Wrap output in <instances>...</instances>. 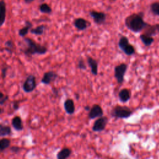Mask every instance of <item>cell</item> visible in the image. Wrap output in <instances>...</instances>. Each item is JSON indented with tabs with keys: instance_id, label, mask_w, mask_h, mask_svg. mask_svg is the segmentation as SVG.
I'll use <instances>...</instances> for the list:
<instances>
[{
	"instance_id": "obj_13",
	"label": "cell",
	"mask_w": 159,
	"mask_h": 159,
	"mask_svg": "<svg viewBox=\"0 0 159 159\" xmlns=\"http://www.w3.org/2000/svg\"><path fill=\"white\" fill-rule=\"evenodd\" d=\"M73 24H74V26L76 27V29H77L78 30H80V31L85 30L89 25L88 22L83 18L76 19L74 20Z\"/></svg>"
},
{
	"instance_id": "obj_26",
	"label": "cell",
	"mask_w": 159,
	"mask_h": 159,
	"mask_svg": "<svg viewBox=\"0 0 159 159\" xmlns=\"http://www.w3.org/2000/svg\"><path fill=\"white\" fill-rule=\"evenodd\" d=\"M151 10L153 14L159 16V2H156L152 4Z\"/></svg>"
},
{
	"instance_id": "obj_33",
	"label": "cell",
	"mask_w": 159,
	"mask_h": 159,
	"mask_svg": "<svg viewBox=\"0 0 159 159\" xmlns=\"http://www.w3.org/2000/svg\"><path fill=\"white\" fill-rule=\"evenodd\" d=\"M34 0H24V2H25V3H27V4H29V3H30V2H32V1H34Z\"/></svg>"
},
{
	"instance_id": "obj_29",
	"label": "cell",
	"mask_w": 159,
	"mask_h": 159,
	"mask_svg": "<svg viewBox=\"0 0 159 159\" xmlns=\"http://www.w3.org/2000/svg\"><path fill=\"white\" fill-rule=\"evenodd\" d=\"M8 68H9V66H4V67H2V68H1V78H2V80H4L5 78L6 77L7 71Z\"/></svg>"
},
{
	"instance_id": "obj_15",
	"label": "cell",
	"mask_w": 159,
	"mask_h": 159,
	"mask_svg": "<svg viewBox=\"0 0 159 159\" xmlns=\"http://www.w3.org/2000/svg\"><path fill=\"white\" fill-rule=\"evenodd\" d=\"M11 124L13 128L16 131H21L24 129V125L22 123V120L20 117L16 116H14L11 121Z\"/></svg>"
},
{
	"instance_id": "obj_9",
	"label": "cell",
	"mask_w": 159,
	"mask_h": 159,
	"mask_svg": "<svg viewBox=\"0 0 159 159\" xmlns=\"http://www.w3.org/2000/svg\"><path fill=\"white\" fill-rule=\"evenodd\" d=\"M58 77V75L54 71H48L44 73L42 79H41V83L48 85L53 81H55V80Z\"/></svg>"
},
{
	"instance_id": "obj_28",
	"label": "cell",
	"mask_w": 159,
	"mask_h": 159,
	"mask_svg": "<svg viewBox=\"0 0 159 159\" xmlns=\"http://www.w3.org/2000/svg\"><path fill=\"white\" fill-rule=\"evenodd\" d=\"M9 99L8 95H4L2 92L0 93V104L1 106L4 105V104Z\"/></svg>"
},
{
	"instance_id": "obj_17",
	"label": "cell",
	"mask_w": 159,
	"mask_h": 159,
	"mask_svg": "<svg viewBox=\"0 0 159 159\" xmlns=\"http://www.w3.org/2000/svg\"><path fill=\"white\" fill-rule=\"evenodd\" d=\"M32 27V24L31 23V22L29 20H26L25 22V26L19 30L18 31L19 35L22 37H24L28 34L29 30L31 29Z\"/></svg>"
},
{
	"instance_id": "obj_11",
	"label": "cell",
	"mask_w": 159,
	"mask_h": 159,
	"mask_svg": "<svg viewBox=\"0 0 159 159\" xmlns=\"http://www.w3.org/2000/svg\"><path fill=\"white\" fill-rule=\"evenodd\" d=\"M63 107L65 112L69 115H72L75 112V106L72 99H66L63 103Z\"/></svg>"
},
{
	"instance_id": "obj_31",
	"label": "cell",
	"mask_w": 159,
	"mask_h": 159,
	"mask_svg": "<svg viewBox=\"0 0 159 159\" xmlns=\"http://www.w3.org/2000/svg\"><path fill=\"white\" fill-rule=\"evenodd\" d=\"M12 107H13V109L14 111H17L19 108V102H17V101H15L13 102V104H12Z\"/></svg>"
},
{
	"instance_id": "obj_19",
	"label": "cell",
	"mask_w": 159,
	"mask_h": 159,
	"mask_svg": "<svg viewBox=\"0 0 159 159\" xmlns=\"http://www.w3.org/2000/svg\"><path fill=\"white\" fill-rule=\"evenodd\" d=\"M12 134V130L10 126L4 125L3 124H0V136L1 137L5 136H9Z\"/></svg>"
},
{
	"instance_id": "obj_16",
	"label": "cell",
	"mask_w": 159,
	"mask_h": 159,
	"mask_svg": "<svg viewBox=\"0 0 159 159\" xmlns=\"http://www.w3.org/2000/svg\"><path fill=\"white\" fill-rule=\"evenodd\" d=\"M72 153V150L68 147H64L57 154V159H66L69 158Z\"/></svg>"
},
{
	"instance_id": "obj_10",
	"label": "cell",
	"mask_w": 159,
	"mask_h": 159,
	"mask_svg": "<svg viewBox=\"0 0 159 159\" xmlns=\"http://www.w3.org/2000/svg\"><path fill=\"white\" fill-rule=\"evenodd\" d=\"M89 15L93 18L94 22L97 24H103L106 19V15L102 12L92 11L89 12Z\"/></svg>"
},
{
	"instance_id": "obj_30",
	"label": "cell",
	"mask_w": 159,
	"mask_h": 159,
	"mask_svg": "<svg viewBox=\"0 0 159 159\" xmlns=\"http://www.w3.org/2000/svg\"><path fill=\"white\" fill-rule=\"evenodd\" d=\"M21 150H22V148L17 146H12V147H10V151L14 153H18Z\"/></svg>"
},
{
	"instance_id": "obj_18",
	"label": "cell",
	"mask_w": 159,
	"mask_h": 159,
	"mask_svg": "<svg viewBox=\"0 0 159 159\" xmlns=\"http://www.w3.org/2000/svg\"><path fill=\"white\" fill-rule=\"evenodd\" d=\"M0 21L1 26H2L6 20V3L3 0H1L0 2Z\"/></svg>"
},
{
	"instance_id": "obj_3",
	"label": "cell",
	"mask_w": 159,
	"mask_h": 159,
	"mask_svg": "<svg viewBox=\"0 0 159 159\" xmlns=\"http://www.w3.org/2000/svg\"><path fill=\"white\" fill-rule=\"evenodd\" d=\"M110 114L116 119H127L132 114V111L127 106L117 105L111 109Z\"/></svg>"
},
{
	"instance_id": "obj_7",
	"label": "cell",
	"mask_w": 159,
	"mask_h": 159,
	"mask_svg": "<svg viewBox=\"0 0 159 159\" xmlns=\"http://www.w3.org/2000/svg\"><path fill=\"white\" fill-rule=\"evenodd\" d=\"M109 122V119L106 116H101L98 117L94 122L92 126V130L94 132L103 131Z\"/></svg>"
},
{
	"instance_id": "obj_22",
	"label": "cell",
	"mask_w": 159,
	"mask_h": 159,
	"mask_svg": "<svg viewBox=\"0 0 159 159\" xmlns=\"http://www.w3.org/2000/svg\"><path fill=\"white\" fill-rule=\"evenodd\" d=\"M11 144V140L7 138H1L0 140V151L2 152L9 148Z\"/></svg>"
},
{
	"instance_id": "obj_14",
	"label": "cell",
	"mask_w": 159,
	"mask_h": 159,
	"mask_svg": "<svg viewBox=\"0 0 159 159\" xmlns=\"http://www.w3.org/2000/svg\"><path fill=\"white\" fill-rule=\"evenodd\" d=\"M118 97L120 101L122 102H126L130 99V91L127 88H123L119 92Z\"/></svg>"
},
{
	"instance_id": "obj_2",
	"label": "cell",
	"mask_w": 159,
	"mask_h": 159,
	"mask_svg": "<svg viewBox=\"0 0 159 159\" xmlns=\"http://www.w3.org/2000/svg\"><path fill=\"white\" fill-rule=\"evenodd\" d=\"M125 24L130 30L135 33L142 31L148 25L143 20L142 16L138 14L128 16L125 20Z\"/></svg>"
},
{
	"instance_id": "obj_34",
	"label": "cell",
	"mask_w": 159,
	"mask_h": 159,
	"mask_svg": "<svg viewBox=\"0 0 159 159\" xmlns=\"http://www.w3.org/2000/svg\"><path fill=\"white\" fill-rule=\"evenodd\" d=\"M75 98L76 100H78L80 98V94H75Z\"/></svg>"
},
{
	"instance_id": "obj_24",
	"label": "cell",
	"mask_w": 159,
	"mask_h": 159,
	"mask_svg": "<svg viewBox=\"0 0 159 159\" xmlns=\"http://www.w3.org/2000/svg\"><path fill=\"white\" fill-rule=\"evenodd\" d=\"M4 50L7 52L9 53L12 54L13 52V49L14 48V43L11 40H7L4 43Z\"/></svg>"
},
{
	"instance_id": "obj_21",
	"label": "cell",
	"mask_w": 159,
	"mask_h": 159,
	"mask_svg": "<svg viewBox=\"0 0 159 159\" xmlns=\"http://www.w3.org/2000/svg\"><path fill=\"white\" fill-rule=\"evenodd\" d=\"M45 30V26L44 25H40L35 28L31 29L30 30V32L35 35H42Z\"/></svg>"
},
{
	"instance_id": "obj_35",
	"label": "cell",
	"mask_w": 159,
	"mask_h": 159,
	"mask_svg": "<svg viewBox=\"0 0 159 159\" xmlns=\"http://www.w3.org/2000/svg\"><path fill=\"white\" fill-rule=\"evenodd\" d=\"M114 1H115V0H114Z\"/></svg>"
},
{
	"instance_id": "obj_6",
	"label": "cell",
	"mask_w": 159,
	"mask_h": 159,
	"mask_svg": "<svg viewBox=\"0 0 159 159\" xmlns=\"http://www.w3.org/2000/svg\"><path fill=\"white\" fill-rule=\"evenodd\" d=\"M37 87L36 78L34 75H29L25 78L23 84L22 89L26 93H29L34 91Z\"/></svg>"
},
{
	"instance_id": "obj_1",
	"label": "cell",
	"mask_w": 159,
	"mask_h": 159,
	"mask_svg": "<svg viewBox=\"0 0 159 159\" xmlns=\"http://www.w3.org/2000/svg\"><path fill=\"white\" fill-rule=\"evenodd\" d=\"M24 42L26 44L22 51L27 57H32L35 55H45L47 52V48L40 43H37L32 39L29 37H24Z\"/></svg>"
},
{
	"instance_id": "obj_27",
	"label": "cell",
	"mask_w": 159,
	"mask_h": 159,
	"mask_svg": "<svg viewBox=\"0 0 159 159\" xmlns=\"http://www.w3.org/2000/svg\"><path fill=\"white\" fill-rule=\"evenodd\" d=\"M78 68L81 70H86L87 67L83 58H80L78 61Z\"/></svg>"
},
{
	"instance_id": "obj_12",
	"label": "cell",
	"mask_w": 159,
	"mask_h": 159,
	"mask_svg": "<svg viewBox=\"0 0 159 159\" xmlns=\"http://www.w3.org/2000/svg\"><path fill=\"white\" fill-rule=\"evenodd\" d=\"M87 63L91 68V71L92 74L96 76L98 73V62L90 56H87Z\"/></svg>"
},
{
	"instance_id": "obj_25",
	"label": "cell",
	"mask_w": 159,
	"mask_h": 159,
	"mask_svg": "<svg viewBox=\"0 0 159 159\" xmlns=\"http://www.w3.org/2000/svg\"><path fill=\"white\" fill-rule=\"evenodd\" d=\"M39 10L41 12L45 14H50L52 12L51 7L45 3L42 4L39 6Z\"/></svg>"
},
{
	"instance_id": "obj_5",
	"label": "cell",
	"mask_w": 159,
	"mask_h": 159,
	"mask_svg": "<svg viewBox=\"0 0 159 159\" xmlns=\"http://www.w3.org/2000/svg\"><path fill=\"white\" fill-rule=\"evenodd\" d=\"M127 65L125 63H122L114 67V77L118 84H122L124 81V76L127 70Z\"/></svg>"
},
{
	"instance_id": "obj_8",
	"label": "cell",
	"mask_w": 159,
	"mask_h": 159,
	"mask_svg": "<svg viewBox=\"0 0 159 159\" xmlns=\"http://www.w3.org/2000/svg\"><path fill=\"white\" fill-rule=\"evenodd\" d=\"M104 114V111L101 106L98 104H94L91 107L90 111L88 113V118L89 119H94L99 117L102 116Z\"/></svg>"
},
{
	"instance_id": "obj_20",
	"label": "cell",
	"mask_w": 159,
	"mask_h": 159,
	"mask_svg": "<svg viewBox=\"0 0 159 159\" xmlns=\"http://www.w3.org/2000/svg\"><path fill=\"white\" fill-rule=\"evenodd\" d=\"M140 39L145 46H150L153 42V38L152 36L143 34L140 35Z\"/></svg>"
},
{
	"instance_id": "obj_32",
	"label": "cell",
	"mask_w": 159,
	"mask_h": 159,
	"mask_svg": "<svg viewBox=\"0 0 159 159\" xmlns=\"http://www.w3.org/2000/svg\"><path fill=\"white\" fill-rule=\"evenodd\" d=\"M84 109H85V111H89L90 109H91V107L89 106V105H86L84 107Z\"/></svg>"
},
{
	"instance_id": "obj_23",
	"label": "cell",
	"mask_w": 159,
	"mask_h": 159,
	"mask_svg": "<svg viewBox=\"0 0 159 159\" xmlns=\"http://www.w3.org/2000/svg\"><path fill=\"white\" fill-rule=\"evenodd\" d=\"M159 31V24H157L153 26H149V27L147 29V30L145 31L144 34L152 36L154 35L157 33V32Z\"/></svg>"
},
{
	"instance_id": "obj_4",
	"label": "cell",
	"mask_w": 159,
	"mask_h": 159,
	"mask_svg": "<svg viewBox=\"0 0 159 159\" xmlns=\"http://www.w3.org/2000/svg\"><path fill=\"white\" fill-rule=\"evenodd\" d=\"M118 46L119 48L128 56L135 53V48L129 43L128 38L125 36L120 37L118 42Z\"/></svg>"
}]
</instances>
